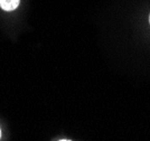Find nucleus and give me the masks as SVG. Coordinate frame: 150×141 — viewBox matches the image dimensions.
I'll list each match as a JSON object with an SVG mask.
<instances>
[{"mask_svg":"<svg viewBox=\"0 0 150 141\" xmlns=\"http://www.w3.org/2000/svg\"><path fill=\"white\" fill-rule=\"evenodd\" d=\"M20 0H0V8L5 11H13L17 9Z\"/></svg>","mask_w":150,"mask_h":141,"instance_id":"nucleus-1","label":"nucleus"},{"mask_svg":"<svg viewBox=\"0 0 150 141\" xmlns=\"http://www.w3.org/2000/svg\"><path fill=\"white\" fill-rule=\"evenodd\" d=\"M61 141H69V140H61Z\"/></svg>","mask_w":150,"mask_h":141,"instance_id":"nucleus-4","label":"nucleus"},{"mask_svg":"<svg viewBox=\"0 0 150 141\" xmlns=\"http://www.w3.org/2000/svg\"><path fill=\"white\" fill-rule=\"evenodd\" d=\"M0 137H1V130H0Z\"/></svg>","mask_w":150,"mask_h":141,"instance_id":"nucleus-2","label":"nucleus"},{"mask_svg":"<svg viewBox=\"0 0 150 141\" xmlns=\"http://www.w3.org/2000/svg\"><path fill=\"white\" fill-rule=\"evenodd\" d=\"M149 23H150V15H149Z\"/></svg>","mask_w":150,"mask_h":141,"instance_id":"nucleus-3","label":"nucleus"}]
</instances>
